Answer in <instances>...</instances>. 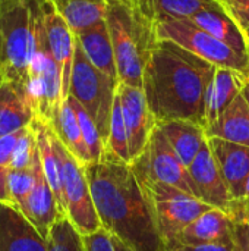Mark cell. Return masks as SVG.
<instances>
[{"instance_id": "19", "label": "cell", "mask_w": 249, "mask_h": 251, "mask_svg": "<svg viewBox=\"0 0 249 251\" xmlns=\"http://www.w3.org/2000/svg\"><path fill=\"white\" fill-rule=\"evenodd\" d=\"M75 35L88 60L113 82L119 84L113 44L106 19Z\"/></svg>"}, {"instance_id": "30", "label": "cell", "mask_w": 249, "mask_h": 251, "mask_svg": "<svg viewBox=\"0 0 249 251\" xmlns=\"http://www.w3.org/2000/svg\"><path fill=\"white\" fill-rule=\"evenodd\" d=\"M68 99H69V101L72 103V106H73V109L76 112L78 122H79V126H81V131H82V137H84L85 146H87L90 157H91V163L101 162L103 160V153H104V143H103V138L100 135V131H98L97 125L94 124L91 116L87 113V110L72 96H69Z\"/></svg>"}, {"instance_id": "32", "label": "cell", "mask_w": 249, "mask_h": 251, "mask_svg": "<svg viewBox=\"0 0 249 251\" xmlns=\"http://www.w3.org/2000/svg\"><path fill=\"white\" fill-rule=\"evenodd\" d=\"M21 131L22 129L13 134L0 137V201L3 203H13L10 197L9 175H10L13 150L21 137Z\"/></svg>"}, {"instance_id": "23", "label": "cell", "mask_w": 249, "mask_h": 251, "mask_svg": "<svg viewBox=\"0 0 249 251\" xmlns=\"http://www.w3.org/2000/svg\"><path fill=\"white\" fill-rule=\"evenodd\" d=\"M35 118L25 94L7 81L0 84V137L28 126Z\"/></svg>"}, {"instance_id": "14", "label": "cell", "mask_w": 249, "mask_h": 251, "mask_svg": "<svg viewBox=\"0 0 249 251\" xmlns=\"http://www.w3.org/2000/svg\"><path fill=\"white\" fill-rule=\"evenodd\" d=\"M0 251H48V240L13 203L0 201Z\"/></svg>"}, {"instance_id": "40", "label": "cell", "mask_w": 249, "mask_h": 251, "mask_svg": "<svg viewBox=\"0 0 249 251\" xmlns=\"http://www.w3.org/2000/svg\"><path fill=\"white\" fill-rule=\"evenodd\" d=\"M22 1H25V0H0V15H1L3 12H6V10L15 7V6H18V4L22 3Z\"/></svg>"}, {"instance_id": "37", "label": "cell", "mask_w": 249, "mask_h": 251, "mask_svg": "<svg viewBox=\"0 0 249 251\" xmlns=\"http://www.w3.org/2000/svg\"><path fill=\"white\" fill-rule=\"evenodd\" d=\"M82 241L87 251H116L112 241V234L104 228L94 234L84 235Z\"/></svg>"}, {"instance_id": "35", "label": "cell", "mask_w": 249, "mask_h": 251, "mask_svg": "<svg viewBox=\"0 0 249 251\" xmlns=\"http://www.w3.org/2000/svg\"><path fill=\"white\" fill-rule=\"evenodd\" d=\"M107 3H113L125 7L134 18L144 22L145 25L156 28L157 13H156L154 0H107Z\"/></svg>"}, {"instance_id": "3", "label": "cell", "mask_w": 249, "mask_h": 251, "mask_svg": "<svg viewBox=\"0 0 249 251\" xmlns=\"http://www.w3.org/2000/svg\"><path fill=\"white\" fill-rule=\"evenodd\" d=\"M3 79L25 94L35 54L47 49L38 0H25L0 15Z\"/></svg>"}, {"instance_id": "41", "label": "cell", "mask_w": 249, "mask_h": 251, "mask_svg": "<svg viewBox=\"0 0 249 251\" xmlns=\"http://www.w3.org/2000/svg\"><path fill=\"white\" fill-rule=\"evenodd\" d=\"M112 241H113V246H114V250L116 251H134L129 246H126L120 238L112 235Z\"/></svg>"}, {"instance_id": "31", "label": "cell", "mask_w": 249, "mask_h": 251, "mask_svg": "<svg viewBox=\"0 0 249 251\" xmlns=\"http://www.w3.org/2000/svg\"><path fill=\"white\" fill-rule=\"evenodd\" d=\"M34 162H35V159H34ZM34 184H35L34 163L26 169H10V175H9L10 197H12L13 204H16L22 213L26 210L28 199L32 193Z\"/></svg>"}, {"instance_id": "46", "label": "cell", "mask_w": 249, "mask_h": 251, "mask_svg": "<svg viewBox=\"0 0 249 251\" xmlns=\"http://www.w3.org/2000/svg\"><path fill=\"white\" fill-rule=\"evenodd\" d=\"M1 81H3V79H1V78H0V84H1Z\"/></svg>"}, {"instance_id": "26", "label": "cell", "mask_w": 249, "mask_h": 251, "mask_svg": "<svg viewBox=\"0 0 249 251\" xmlns=\"http://www.w3.org/2000/svg\"><path fill=\"white\" fill-rule=\"evenodd\" d=\"M75 34L106 19L107 0H50Z\"/></svg>"}, {"instance_id": "39", "label": "cell", "mask_w": 249, "mask_h": 251, "mask_svg": "<svg viewBox=\"0 0 249 251\" xmlns=\"http://www.w3.org/2000/svg\"><path fill=\"white\" fill-rule=\"evenodd\" d=\"M233 204H239V206H249V176L245 182V187H244V193H242V197L239 200H236Z\"/></svg>"}, {"instance_id": "10", "label": "cell", "mask_w": 249, "mask_h": 251, "mask_svg": "<svg viewBox=\"0 0 249 251\" xmlns=\"http://www.w3.org/2000/svg\"><path fill=\"white\" fill-rule=\"evenodd\" d=\"M25 97L32 107L35 118H41L48 122L53 121L65 101L62 72L47 49H41L31 63Z\"/></svg>"}, {"instance_id": "1", "label": "cell", "mask_w": 249, "mask_h": 251, "mask_svg": "<svg viewBox=\"0 0 249 251\" xmlns=\"http://www.w3.org/2000/svg\"><path fill=\"white\" fill-rule=\"evenodd\" d=\"M216 66L181 46L158 40L148 51L142 90L156 122L191 121L205 129V100Z\"/></svg>"}, {"instance_id": "13", "label": "cell", "mask_w": 249, "mask_h": 251, "mask_svg": "<svg viewBox=\"0 0 249 251\" xmlns=\"http://www.w3.org/2000/svg\"><path fill=\"white\" fill-rule=\"evenodd\" d=\"M188 171L197 187L198 197L211 207L223 210L232 216L235 201L220 172V168L211 153L208 140L203 146L194 162L189 165Z\"/></svg>"}, {"instance_id": "29", "label": "cell", "mask_w": 249, "mask_h": 251, "mask_svg": "<svg viewBox=\"0 0 249 251\" xmlns=\"http://www.w3.org/2000/svg\"><path fill=\"white\" fill-rule=\"evenodd\" d=\"M48 251H87L82 235L73 228L66 216H60L51 226Z\"/></svg>"}, {"instance_id": "43", "label": "cell", "mask_w": 249, "mask_h": 251, "mask_svg": "<svg viewBox=\"0 0 249 251\" xmlns=\"http://www.w3.org/2000/svg\"><path fill=\"white\" fill-rule=\"evenodd\" d=\"M0 78L3 79V62H1V38H0Z\"/></svg>"}, {"instance_id": "6", "label": "cell", "mask_w": 249, "mask_h": 251, "mask_svg": "<svg viewBox=\"0 0 249 251\" xmlns=\"http://www.w3.org/2000/svg\"><path fill=\"white\" fill-rule=\"evenodd\" d=\"M157 40L172 41L192 54L210 62L216 68H226L241 74L249 82V54L238 51L214 35L197 26L189 19L163 18L156 24Z\"/></svg>"}, {"instance_id": "33", "label": "cell", "mask_w": 249, "mask_h": 251, "mask_svg": "<svg viewBox=\"0 0 249 251\" xmlns=\"http://www.w3.org/2000/svg\"><path fill=\"white\" fill-rule=\"evenodd\" d=\"M37 154V138L31 124L21 131V137L15 146L10 169H26L34 163Z\"/></svg>"}, {"instance_id": "34", "label": "cell", "mask_w": 249, "mask_h": 251, "mask_svg": "<svg viewBox=\"0 0 249 251\" xmlns=\"http://www.w3.org/2000/svg\"><path fill=\"white\" fill-rule=\"evenodd\" d=\"M232 218L235 251H249V206L235 204Z\"/></svg>"}, {"instance_id": "27", "label": "cell", "mask_w": 249, "mask_h": 251, "mask_svg": "<svg viewBox=\"0 0 249 251\" xmlns=\"http://www.w3.org/2000/svg\"><path fill=\"white\" fill-rule=\"evenodd\" d=\"M103 160L113 162V163H128V165H131L126 124H125L122 103H120V97H119L117 91L114 94L112 118H110V129H109L107 141L104 144Z\"/></svg>"}, {"instance_id": "38", "label": "cell", "mask_w": 249, "mask_h": 251, "mask_svg": "<svg viewBox=\"0 0 249 251\" xmlns=\"http://www.w3.org/2000/svg\"><path fill=\"white\" fill-rule=\"evenodd\" d=\"M178 251H235L233 246H226V244H201V246H175L170 247ZM167 250V249H166Z\"/></svg>"}, {"instance_id": "2", "label": "cell", "mask_w": 249, "mask_h": 251, "mask_svg": "<svg viewBox=\"0 0 249 251\" xmlns=\"http://www.w3.org/2000/svg\"><path fill=\"white\" fill-rule=\"evenodd\" d=\"M84 171L106 231L134 251H166L131 165L101 160Z\"/></svg>"}, {"instance_id": "22", "label": "cell", "mask_w": 249, "mask_h": 251, "mask_svg": "<svg viewBox=\"0 0 249 251\" xmlns=\"http://www.w3.org/2000/svg\"><path fill=\"white\" fill-rule=\"evenodd\" d=\"M160 129L164 132L170 146L176 151L182 163L189 168L203 146L207 143L205 129L203 125L191 121H167L157 122Z\"/></svg>"}, {"instance_id": "12", "label": "cell", "mask_w": 249, "mask_h": 251, "mask_svg": "<svg viewBox=\"0 0 249 251\" xmlns=\"http://www.w3.org/2000/svg\"><path fill=\"white\" fill-rule=\"evenodd\" d=\"M116 91L122 103L128 132L129 156L132 163L144 153L157 122L148 107L147 97L142 88L117 84Z\"/></svg>"}, {"instance_id": "17", "label": "cell", "mask_w": 249, "mask_h": 251, "mask_svg": "<svg viewBox=\"0 0 249 251\" xmlns=\"http://www.w3.org/2000/svg\"><path fill=\"white\" fill-rule=\"evenodd\" d=\"M226 244L233 246V218L219 209H210L194 219L172 246ZM170 249V247H169Z\"/></svg>"}, {"instance_id": "8", "label": "cell", "mask_w": 249, "mask_h": 251, "mask_svg": "<svg viewBox=\"0 0 249 251\" xmlns=\"http://www.w3.org/2000/svg\"><path fill=\"white\" fill-rule=\"evenodd\" d=\"M56 149L62 162L66 218L70 221L73 228L82 237L103 229L101 221L95 210V204L91 196V190L84 166L62 144L57 134H56Z\"/></svg>"}, {"instance_id": "25", "label": "cell", "mask_w": 249, "mask_h": 251, "mask_svg": "<svg viewBox=\"0 0 249 251\" xmlns=\"http://www.w3.org/2000/svg\"><path fill=\"white\" fill-rule=\"evenodd\" d=\"M189 21H192L197 26L207 31L208 34L214 35L216 38L222 40L223 43L229 44L230 47L236 49L238 51H247L245 37L238 26V24L227 15L225 7H214L201 10L194 15Z\"/></svg>"}, {"instance_id": "11", "label": "cell", "mask_w": 249, "mask_h": 251, "mask_svg": "<svg viewBox=\"0 0 249 251\" xmlns=\"http://www.w3.org/2000/svg\"><path fill=\"white\" fill-rule=\"evenodd\" d=\"M38 4L43 16L45 46L60 68L63 99L66 100L69 97V88H70L76 35L69 26V24L65 21V18L56 10V7L50 0H38Z\"/></svg>"}, {"instance_id": "15", "label": "cell", "mask_w": 249, "mask_h": 251, "mask_svg": "<svg viewBox=\"0 0 249 251\" xmlns=\"http://www.w3.org/2000/svg\"><path fill=\"white\" fill-rule=\"evenodd\" d=\"M31 126L35 132L40 162L45 175V179L54 194L60 216H66V200L63 190V172L62 162L56 149V131L51 122L41 118H34Z\"/></svg>"}, {"instance_id": "4", "label": "cell", "mask_w": 249, "mask_h": 251, "mask_svg": "<svg viewBox=\"0 0 249 251\" xmlns=\"http://www.w3.org/2000/svg\"><path fill=\"white\" fill-rule=\"evenodd\" d=\"M106 22L110 32L119 84L142 88L150 49L158 41L156 28L134 18L125 7L109 3Z\"/></svg>"}, {"instance_id": "7", "label": "cell", "mask_w": 249, "mask_h": 251, "mask_svg": "<svg viewBox=\"0 0 249 251\" xmlns=\"http://www.w3.org/2000/svg\"><path fill=\"white\" fill-rule=\"evenodd\" d=\"M117 84L100 72L85 56L76 40L70 76L69 96H72L91 116L106 144Z\"/></svg>"}, {"instance_id": "20", "label": "cell", "mask_w": 249, "mask_h": 251, "mask_svg": "<svg viewBox=\"0 0 249 251\" xmlns=\"http://www.w3.org/2000/svg\"><path fill=\"white\" fill-rule=\"evenodd\" d=\"M248 81L238 72L217 68L207 91L205 100V128L214 124L226 107L244 91Z\"/></svg>"}, {"instance_id": "44", "label": "cell", "mask_w": 249, "mask_h": 251, "mask_svg": "<svg viewBox=\"0 0 249 251\" xmlns=\"http://www.w3.org/2000/svg\"><path fill=\"white\" fill-rule=\"evenodd\" d=\"M244 96H245V99H247V101H248V106H249V82L245 85V88H244Z\"/></svg>"}, {"instance_id": "21", "label": "cell", "mask_w": 249, "mask_h": 251, "mask_svg": "<svg viewBox=\"0 0 249 251\" xmlns=\"http://www.w3.org/2000/svg\"><path fill=\"white\" fill-rule=\"evenodd\" d=\"M205 135L249 147V106L244 93L226 107L214 124L205 128Z\"/></svg>"}, {"instance_id": "47", "label": "cell", "mask_w": 249, "mask_h": 251, "mask_svg": "<svg viewBox=\"0 0 249 251\" xmlns=\"http://www.w3.org/2000/svg\"><path fill=\"white\" fill-rule=\"evenodd\" d=\"M220 1H223V0H220Z\"/></svg>"}, {"instance_id": "18", "label": "cell", "mask_w": 249, "mask_h": 251, "mask_svg": "<svg viewBox=\"0 0 249 251\" xmlns=\"http://www.w3.org/2000/svg\"><path fill=\"white\" fill-rule=\"evenodd\" d=\"M34 169H35V184L28 199L26 210L23 212V215L34 224V226L40 231V234L45 240H48L51 226L60 218V213L57 209L54 194L45 179V175L40 162L38 150H37V156L34 162Z\"/></svg>"}, {"instance_id": "5", "label": "cell", "mask_w": 249, "mask_h": 251, "mask_svg": "<svg viewBox=\"0 0 249 251\" xmlns=\"http://www.w3.org/2000/svg\"><path fill=\"white\" fill-rule=\"evenodd\" d=\"M134 174L145 197L154 226L164 244V249L172 247L178 241L182 231L194 219L210 209H214L201 199L194 197L176 187L154 181L135 171Z\"/></svg>"}, {"instance_id": "45", "label": "cell", "mask_w": 249, "mask_h": 251, "mask_svg": "<svg viewBox=\"0 0 249 251\" xmlns=\"http://www.w3.org/2000/svg\"><path fill=\"white\" fill-rule=\"evenodd\" d=\"M166 251H178V250H175V249H167Z\"/></svg>"}, {"instance_id": "36", "label": "cell", "mask_w": 249, "mask_h": 251, "mask_svg": "<svg viewBox=\"0 0 249 251\" xmlns=\"http://www.w3.org/2000/svg\"><path fill=\"white\" fill-rule=\"evenodd\" d=\"M223 4L239 28H249V0H223Z\"/></svg>"}, {"instance_id": "24", "label": "cell", "mask_w": 249, "mask_h": 251, "mask_svg": "<svg viewBox=\"0 0 249 251\" xmlns=\"http://www.w3.org/2000/svg\"><path fill=\"white\" fill-rule=\"evenodd\" d=\"M51 125L59 137V140L62 141V144L70 151V154L82 165H88L91 163V157L88 153V149L85 146L84 137H82V131L78 122V116L76 112L72 106V103L69 101V99H66L60 109L57 110V113L54 115Z\"/></svg>"}, {"instance_id": "28", "label": "cell", "mask_w": 249, "mask_h": 251, "mask_svg": "<svg viewBox=\"0 0 249 251\" xmlns=\"http://www.w3.org/2000/svg\"><path fill=\"white\" fill-rule=\"evenodd\" d=\"M157 21L163 18L191 19L201 10L225 7L220 0H154Z\"/></svg>"}, {"instance_id": "16", "label": "cell", "mask_w": 249, "mask_h": 251, "mask_svg": "<svg viewBox=\"0 0 249 251\" xmlns=\"http://www.w3.org/2000/svg\"><path fill=\"white\" fill-rule=\"evenodd\" d=\"M211 153L229 187L233 201L239 200L249 176V147L222 138H207Z\"/></svg>"}, {"instance_id": "42", "label": "cell", "mask_w": 249, "mask_h": 251, "mask_svg": "<svg viewBox=\"0 0 249 251\" xmlns=\"http://www.w3.org/2000/svg\"><path fill=\"white\" fill-rule=\"evenodd\" d=\"M241 31H242V34H244V37H245L247 51H248V54H249V28H241Z\"/></svg>"}, {"instance_id": "9", "label": "cell", "mask_w": 249, "mask_h": 251, "mask_svg": "<svg viewBox=\"0 0 249 251\" xmlns=\"http://www.w3.org/2000/svg\"><path fill=\"white\" fill-rule=\"evenodd\" d=\"M132 169L154 181L176 187L194 197H198L197 187L188 168L178 157L164 132L156 124L144 153L131 163ZM200 199V197H198Z\"/></svg>"}]
</instances>
